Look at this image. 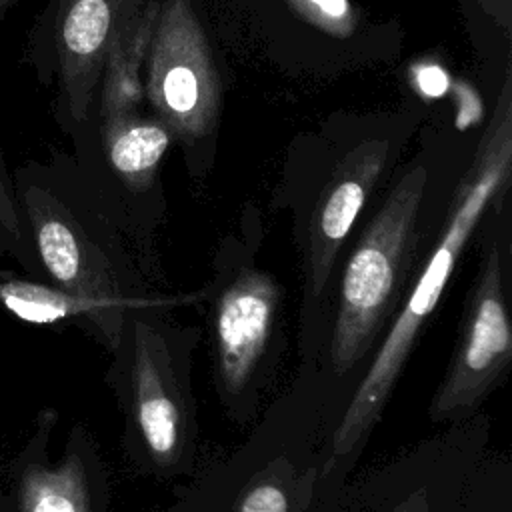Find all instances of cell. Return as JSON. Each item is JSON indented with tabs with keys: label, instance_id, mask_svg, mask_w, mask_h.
<instances>
[{
	"label": "cell",
	"instance_id": "19",
	"mask_svg": "<svg viewBox=\"0 0 512 512\" xmlns=\"http://www.w3.org/2000/svg\"><path fill=\"white\" fill-rule=\"evenodd\" d=\"M10 272H12V270H4V268H0V278H4V276H6V274H10Z\"/></svg>",
	"mask_w": 512,
	"mask_h": 512
},
{
	"label": "cell",
	"instance_id": "3",
	"mask_svg": "<svg viewBox=\"0 0 512 512\" xmlns=\"http://www.w3.org/2000/svg\"><path fill=\"white\" fill-rule=\"evenodd\" d=\"M164 308H132L112 346L108 380L124 414V442L140 470L186 474L196 454L190 364L198 332L168 320Z\"/></svg>",
	"mask_w": 512,
	"mask_h": 512
},
{
	"label": "cell",
	"instance_id": "17",
	"mask_svg": "<svg viewBox=\"0 0 512 512\" xmlns=\"http://www.w3.org/2000/svg\"><path fill=\"white\" fill-rule=\"evenodd\" d=\"M390 512H428V502L426 496L422 492H416L412 496H408L402 504H398L394 510Z\"/></svg>",
	"mask_w": 512,
	"mask_h": 512
},
{
	"label": "cell",
	"instance_id": "20",
	"mask_svg": "<svg viewBox=\"0 0 512 512\" xmlns=\"http://www.w3.org/2000/svg\"><path fill=\"white\" fill-rule=\"evenodd\" d=\"M174 512H182V510H174Z\"/></svg>",
	"mask_w": 512,
	"mask_h": 512
},
{
	"label": "cell",
	"instance_id": "13",
	"mask_svg": "<svg viewBox=\"0 0 512 512\" xmlns=\"http://www.w3.org/2000/svg\"><path fill=\"white\" fill-rule=\"evenodd\" d=\"M98 130L106 166L116 182L134 194L150 190L172 140L164 122L138 112L98 120Z\"/></svg>",
	"mask_w": 512,
	"mask_h": 512
},
{
	"label": "cell",
	"instance_id": "12",
	"mask_svg": "<svg viewBox=\"0 0 512 512\" xmlns=\"http://www.w3.org/2000/svg\"><path fill=\"white\" fill-rule=\"evenodd\" d=\"M162 0H144L122 24L104 62L96 90L98 120L138 114L144 102L142 68Z\"/></svg>",
	"mask_w": 512,
	"mask_h": 512
},
{
	"label": "cell",
	"instance_id": "16",
	"mask_svg": "<svg viewBox=\"0 0 512 512\" xmlns=\"http://www.w3.org/2000/svg\"><path fill=\"white\" fill-rule=\"evenodd\" d=\"M482 12L508 36L512 32V0H478Z\"/></svg>",
	"mask_w": 512,
	"mask_h": 512
},
{
	"label": "cell",
	"instance_id": "9",
	"mask_svg": "<svg viewBox=\"0 0 512 512\" xmlns=\"http://www.w3.org/2000/svg\"><path fill=\"white\" fill-rule=\"evenodd\" d=\"M388 156V142L366 140L352 148L322 188L308 224V294L322 296L344 242L372 194Z\"/></svg>",
	"mask_w": 512,
	"mask_h": 512
},
{
	"label": "cell",
	"instance_id": "18",
	"mask_svg": "<svg viewBox=\"0 0 512 512\" xmlns=\"http://www.w3.org/2000/svg\"><path fill=\"white\" fill-rule=\"evenodd\" d=\"M20 0H0V24L6 20V16L12 12V8L18 4Z\"/></svg>",
	"mask_w": 512,
	"mask_h": 512
},
{
	"label": "cell",
	"instance_id": "7",
	"mask_svg": "<svg viewBox=\"0 0 512 512\" xmlns=\"http://www.w3.org/2000/svg\"><path fill=\"white\" fill-rule=\"evenodd\" d=\"M144 98L172 138L192 146L208 138L222 102V82L192 0H162L148 44Z\"/></svg>",
	"mask_w": 512,
	"mask_h": 512
},
{
	"label": "cell",
	"instance_id": "11",
	"mask_svg": "<svg viewBox=\"0 0 512 512\" xmlns=\"http://www.w3.org/2000/svg\"><path fill=\"white\" fill-rule=\"evenodd\" d=\"M14 486L20 512H96L88 462L76 438L56 464L28 448L14 468Z\"/></svg>",
	"mask_w": 512,
	"mask_h": 512
},
{
	"label": "cell",
	"instance_id": "6",
	"mask_svg": "<svg viewBox=\"0 0 512 512\" xmlns=\"http://www.w3.org/2000/svg\"><path fill=\"white\" fill-rule=\"evenodd\" d=\"M144 0H48L24 44V60L42 86L54 88V116L76 136L94 110L106 56Z\"/></svg>",
	"mask_w": 512,
	"mask_h": 512
},
{
	"label": "cell",
	"instance_id": "15",
	"mask_svg": "<svg viewBox=\"0 0 512 512\" xmlns=\"http://www.w3.org/2000/svg\"><path fill=\"white\" fill-rule=\"evenodd\" d=\"M234 512H292V468L270 462L244 486Z\"/></svg>",
	"mask_w": 512,
	"mask_h": 512
},
{
	"label": "cell",
	"instance_id": "5",
	"mask_svg": "<svg viewBox=\"0 0 512 512\" xmlns=\"http://www.w3.org/2000/svg\"><path fill=\"white\" fill-rule=\"evenodd\" d=\"M206 294L216 386L222 404L242 420L252 412L256 394L272 370L280 286L252 256L220 250Z\"/></svg>",
	"mask_w": 512,
	"mask_h": 512
},
{
	"label": "cell",
	"instance_id": "4",
	"mask_svg": "<svg viewBox=\"0 0 512 512\" xmlns=\"http://www.w3.org/2000/svg\"><path fill=\"white\" fill-rule=\"evenodd\" d=\"M426 182L428 172L422 164L408 168L348 256L330 340L336 374H346L368 354L408 290Z\"/></svg>",
	"mask_w": 512,
	"mask_h": 512
},
{
	"label": "cell",
	"instance_id": "1",
	"mask_svg": "<svg viewBox=\"0 0 512 512\" xmlns=\"http://www.w3.org/2000/svg\"><path fill=\"white\" fill-rule=\"evenodd\" d=\"M512 174V70L506 66L498 102L464 176L458 182L440 236L414 284L388 324L370 368L358 384L334 434V456L352 452L378 422L392 388L432 312L436 310L452 272L466 252L476 226L508 190Z\"/></svg>",
	"mask_w": 512,
	"mask_h": 512
},
{
	"label": "cell",
	"instance_id": "10",
	"mask_svg": "<svg viewBox=\"0 0 512 512\" xmlns=\"http://www.w3.org/2000/svg\"><path fill=\"white\" fill-rule=\"evenodd\" d=\"M0 304L12 316L30 324H58L74 320L90 330L108 350L116 344L126 314L74 296L50 282L22 278L14 272L0 278Z\"/></svg>",
	"mask_w": 512,
	"mask_h": 512
},
{
	"label": "cell",
	"instance_id": "2",
	"mask_svg": "<svg viewBox=\"0 0 512 512\" xmlns=\"http://www.w3.org/2000/svg\"><path fill=\"white\" fill-rule=\"evenodd\" d=\"M12 182L44 282L122 314L190 300L150 294L144 270L74 164L26 160L12 170Z\"/></svg>",
	"mask_w": 512,
	"mask_h": 512
},
{
	"label": "cell",
	"instance_id": "14",
	"mask_svg": "<svg viewBox=\"0 0 512 512\" xmlns=\"http://www.w3.org/2000/svg\"><path fill=\"white\" fill-rule=\"evenodd\" d=\"M0 252L18 264L32 280H44L40 262L36 258L30 234L26 230L16 192L12 182V170L4 160L0 146Z\"/></svg>",
	"mask_w": 512,
	"mask_h": 512
},
{
	"label": "cell",
	"instance_id": "8",
	"mask_svg": "<svg viewBox=\"0 0 512 512\" xmlns=\"http://www.w3.org/2000/svg\"><path fill=\"white\" fill-rule=\"evenodd\" d=\"M512 362V324L504 290V262L492 244L480 264L460 318L448 370L430 404L434 420L472 412L508 374Z\"/></svg>",
	"mask_w": 512,
	"mask_h": 512
}]
</instances>
